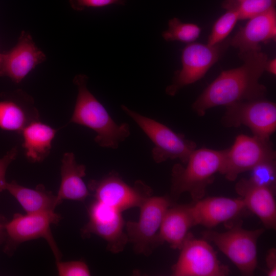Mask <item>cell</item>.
Masks as SVG:
<instances>
[{
    "label": "cell",
    "mask_w": 276,
    "mask_h": 276,
    "mask_svg": "<svg viewBox=\"0 0 276 276\" xmlns=\"http://www.w3.org/2000/svg\"><path fill=\"white\" fill-rule=\"evenodd\" d=\"M239 56L243 64L223 71L193 103L192 109L198 116L216 106L264 98L266 87L259 79L265 71L267 55L261 50Z\"/></svg>",
    "instance_id": "6da1fadb"
},
{
    "label": "cell",
    "mask_w": 276,
    "mask_h": 276,
    "mask_svg": "<svg viewBox=\"0 0 276 276\" xmlns=\"http://www.w3.org/2000/svg\"><path fill=\"white\" fill-rule=\"evenodd\" d=\"M88 77L85 74L76 75L73 80L78 94L74 111L68 123H75L94 130L95 142L100 147L117 149L130 135L128 123L117 124L104 106L87 86Z\"/></svg>",
    "instance_id": "7a4b0ae2"
},
{
    "label": "cell",
    "mask_w": 276,
    "mask_h": 276,
    "mask_svg": "<svg viewBox=\"0 0 276 276\" xmlns=\"http://www.w3.org/2000/svg\"><path fill=\"white\" fill-rule=\"evenodd\" d=\"M225 154L226 149H195L190 155L185 166L180 164L174 165L171 173L172 195L177 197L188 192L194 202L203 198L215 175L221 173Z\"/></svg>",
    "instance_id": "3957f363"
},
{
    "label": "cell",
    "mask_w": 276,
    "mask_h": 276,
    "mask_svg": "<svg viewBox=\"0 0 276 276\" xmlns=\"http://www.w3.org/2000/svg\"><path fill=\"white\" fill-rule=\"evenodd\" d=\"M263 228L247 230L240 222L227 231L209 230L202 233L204 239L213 242L245 275H251L257 266V241Z\"/></svg>",
    "instance_id": "277c9868"
},
{
    "label": "cell",
    "mask_w": 276,
    "mask_h": 276,
    "mask_svg": "<svg viewBox=\"0 0 276 276\" xmlns=\"http://www.w3.org/2000/svg\"><path fill=\"white\" fill-rule=\"evenodd\" d=\"M122 110L139 126L154 144L152 157L156 163L178 159L184 165L196 149L195 142L173 131L165 125L122 105Z\"/></svg>",
    "instance_id": "5b68a950"
},
{
    "label": "cell",
    "mask_w": 276,
    "mask_h": 276,
    "mask_svg": "<svg viewBox=\"0 0 276 276\" xmlns=\"http://www.w3.org/2000/svg\"><path fill=\"white\" fill-rule=\"evenodd\" d=\"M170 204L167 197L151 196L140 207L138 221H129L125 223L128 242L132 244L136 254L149 256L161 244L159 231Z\"/></svg>",
    "instance_id": "8992f818"
},
{
    "label": "cell",
    "mask_w": 276,
    "mask_h": 276,
    "mask_svg": "<svg viewBox=\"0 0 276 276\" xmlns=\"http://www.w3.org/2000/svg\"><path fill=\"white\" fill-rule=\"evenodd\" d=\"M230 38L214 45L188 43L182 51L181 68L175 72L172 83L166 88V94L173 96L183 87L201 79L230 45Z\"/></svg>",
    "instance_id": "52a82bcc"
},
{
    "label": "cell",
    "mask_w": 276,
    "mask_h": 276,
    "mask_svg": "<svg viewBox=\"0 0 276 276\" xmlns=\"http://www.w3.org/2000/svg\"><path fill=\"white\" fill-rule=\"evenodd\" d=\"M60 219L61 216L55 213L27 214L26 215L15 214L11 220L6 223L5 252L11 256L22 242L43 238L50 245L56 262L60 261L61 254L50 228L51 224H56Z\"/></svg>",
    "instance_id": "ba28073f"
},
{
    "label": "cell",
    "mask_w": 276,
    "mask_h": 276,
    "mask_svg": "<svg viewBox=\"0 0 276 276\" xmlns=\"http://www.w3.org/2000/svg\"><path fill=\"white\" fill-rule=\"evenodd\" d=\"M274 159L275 151L270 139L240 134L232 146L226 149L220 173L228 180L233 181L241 173L250 171L263 162Z\"/></svg>",
    "instance_id": "9c48e42d"
},
{
    "label": "cell",
    "mask_w": 276,
    "mask_h": 276,
    "mask_svg": "<svg viewBox=\"0 0 276 276\" xmlns=\"http://www.w3.org/2000/svg\"><path fill=\"white\" fill-rule=\"evenodd\" d=\"M222 118L224 126L248 127L253 135L270 139L276 129V105L264 98L237 102L226 106Z\"/></svg>",
    "instance_id": "30bf717a"
},
{
    "label": "cell",
    "mask_w": 276,
    "mask_h": 276,
    "mask_svg": "<svg viewBox=\"0 0 276 276\" xmlns=\"http://www.w3.org/2000/svg\"><path fill=\"white\" fill-rule=\"evenodd\" d=\"M176 263L172 267L174 276H225L229 268L221 264L206 240L194 238L190 233Z\"/></svg>",
    "instance_id": "8fae6325"
},
{
    "label": "cell",
    "mask_w": 276,
    "mask_h": 276,
    "mask_svg": "<svg viewBox=\"0 0 276 276\" xmlns=\"http://www.w3.org/2000/svg\"><path fill=\"white\" fill-rule=\"evenodd\" d=\"M88 188L96 200L122 212L132 208H140L152 195L151 188L142 180H136L132 186L115 172L100 180H90Z\"/></svg>",
    "instance_id": "7c38bea8"
},
{
    "label": "cell",
    "mask_w": 276,
    "mask_h": 276,
    "mask_svg": "<svg viewBox=\"0 0 276 276\" xmlns=\"http://www.w3.org/2000/svg\"><path fill=\"white\" fill-rule=\"evenodd\" d=\"M89 220L82 229L84 236L95 234L103 238L113 254L123 250L128 240L122 212L96 200L88 208Z\"/></svg>",
    "instance_id": "4fadbf2b"
},
{
    "label": "cell",
    "mask_w": 276,
    "mask_h": 276,
    "mask_svg": "<svg viewBox=\"0 0 276 276\" xmlns=\"http://www.w3.org/2000/svg\"><path fill=\"white\" fill-rule=\"evenodd\" d=\"M46 59L31 35L22 31L16 45L9 51L0 53V77H8L19 83Z\"/></svg>",
    "instance_id": "5bb4252c"
},
{
    "label": "cell",
    "mask_w": 276,
    "mask_h": 276,
    "mask_svg": "<svg viewBox=\"0 0 276 276\" xmlns=\"http://www.w3.org/2000/svg\"><path fill=\"white\" fill-rule=\"evenodd\" d=\"M33 98L22 89H16L0 100V129L20 134L30 123L39 120Z\"/></svg>",
    "instance_id": "9a60e30c"
},
{
    "label": "cell",
    "mask_w": 276,
    "mask_h": 276,
    "mask_svg": "<svg viewBox=\"0 0 276 276\" xmlns=\"http://www.w3.org/2000/svg\"><path fill=\"white\" fill-rule=\"evenodd\" d=\"M246 25L230 38V45L239 50V56L262 50L260 43L275 40V7L248 19Z\"/></svg>",
    "instance_id": "2e32d148"
},
{
    "label": "cell",
    "mask_w": 276,
    "mask_h": 276,
    "mask_svg": "<svg viewBox=\"0 0 276 276\" xmlns=\"http://www.w3.org/2000/svg\"><path fill=\"white\" fill-rule=\"evenodd\" d=\"M195 225L211 228L237 217L246 208L242 198L212 197L189 205Z\"/></svg>",
    "instance_id": "e0dca14e"
},
{
    "label": "cell",
    "mask_w": 276,
    "mask_h": 276,
    "mask_svg": "<svg viewBox=\"0 0 276 276\" xmlns=\"http://www.w3.org/2000/svg\"><path fill=\"white\" fill-rule=\"evenodd\" d=\"M235 190L246 209L256 215L268 229L276 228V203L274 190L257 185L249 179L242 178L236 183Z\"/></svg>",
    "instance_id": "ac0fdd59"
},
{
    "label": "cell",
    "mask_w": 276,
    "mask_h": 276,
    "mask_svg": "<svg viewBox=\"0 0 276 276\" xmlns=\"http://www.w3.org/2000/svg\"><path fill=\"white\" fill-rule=\"evenodd\" d=\"M61 182L57 199L60 204L63 200L84 201L89 195L88 187L83 180L86 167L78 164L73 152H65L61 159Z\"/></svg>",
    "instance_id": "d6986e66"
},
{
    "label": "cell",
    "mask_w": 276,
    "mask_h": 276,
    "mask_svg": "<svg viewBox=\"0 0 276 276\" xmlns=\"http://www.w3.org/2000/svg\"><path fill=\"white\" fill-rule=\"evenodd\" d=\"M189 205H179L167 210L159 231L161 244L167 242L174 249L180 250L188 237L191 227L194 226Z\"/></svg>",
    "instance_id": "ffe728a7"
},
{
    "label": "cell",
    "mask_w": 276,
    "mask_h": 276,
    "mask_svg": "<svg viewBox=\"0 0 276 276\" xmlns=\"http://www.w3.org/2000/svg\"><path fill=\"white\" fill-rule=\"evenodd\" d=\"M58 130L39 120L26 126L20 134L27 158L32 163L44 160L50 153L52 142Z\"/></svg>",
    "instance_id": "44dd1931"
},
{
    "label": "cell",
    "mask_w": 276,
    "mask_h": 276,
    "mask_svg": "<svg viewBox=\"0 0 276 276\" xmlns=\"http://www.w3.org/2000/svg\"><path fill=\"white\" fill-rule=\"evenodd\" d=\"M6 190L18 201L27 214L53 213L59 204L56 195L46 190L42 185H38L33 189L13 180L7 182Z\"/></svg>",
    "instance_id": "7402d4cb"
},
{
    "label": "cell",
    "mask_w": 276,
    "mask_h": 276,
    "mask_svg": "<svg viewBox=\"0 0 276 276\" xmlns=\"http://www.w3.org/2000/svg\"><path fill=\"white\" fill-rule=\"evenodd\" d=\"M276 0H224L222 7L235 11L239 20L249 19L275 7Z\"/></svg>",
    "instance_id": "603a6c76"
},
{
    "label": "cell",
    "mask_w": 276,
    "mask_h": 276,
    "mask_svg": "<svg viewBox=\"0 0 276 276\" xmlns=\"http://www.w3.org/2000/svg\"><path fill=\"white\" fill-rule=\"evenodd\" d=\"M168 25V28L162 34L164 39L167 41L191 43L199 37L201 31L198 25L183 22L177 17L170 19Z\"/></svg>",
    "instance_id": "cb8c5ba5"
},
{
    "label": "cell",
    "mask_w": 276,
    "mask_h": 276,
    "mask_svg": "<svg viewBox=\"0 0 276 276\" xmlns=\"http://www.w3.org/2000/svg\"><path fill=\"white\" fill-rule=\"evenodd\" d=\"M238 20V15L235 11L227 10L214 23L207 44L214 45L225 40Z\"/></svg>",
    "instance_id": "d4e9b609"
},
{
    "label": "cell",
    "mask_w": 276,
    "mask_h": 276,
    "mask_svg": "<svg viewBox=\"0 0 276 276\" xmlns=\"http://www.w3.org/2000/svg\"><path fill=\"white\" fill-rule=\"evenodd\" d=\"M249 178L254 183L274 191L276 181L275 159L263 162L250 170Z\"/></svg>",
    "instance_id": "484cf974"
},
{
    "label": "cell",
    "mask_w": 276,
    "mask_h": 276,
    "mask_svg": "<svg viewBox=\"0 0 276 276\" xmlns=\"http://www.w3.org/2000/svg\"><path fill=\"white\" fill-rule=\"evenodd\" d=\"M60 276H89L90 272L87 264L82 261L56 262Z\"/></svg>",
    "instance_id": "4316f807"
},
{
    "label": "cell",
    "mask_w": 276,
    "mask_h": 276,
    "mask_svg": "<svg viewBox=\"0 0 276 276\" xmlns=\"http://www.w3.org/2000/svg\"><path fill=\"white\" fill-rule=\"evenodd\" d=\"M71 8L81 11L87 8H101L111 5H125L127 0H68Z\"/></svg>",
    "instance_id": "83f0119b"
},
{
    "label": "cell",
    "mask_w": 276,
    "mask_h": 276,
    "mask_svg": "<svg viewBox=\"0 0 276 276\" xmlns=\"http://www.w3.org/2000/svg\"><path fill=\"white\" fill-rule=\"evenodd\" d=\"M17 153V147L15 146L0 158V193L6 190L8 182L6 179L7 170L10 164L16 159Z\"/></svg>",
    "instance_id": "f1b7e54d"
},
{
    "label": "cell",
    "mask_w": 276,
    "mask_h": 276,
    "mask_svg": "<svg viewBox=\"0 0 276 276\" xmlns=\"http://www.w3.org/2000/svg\"><path fill=\"white\" fill-rule=\"evenodd\" d=\"M266 265L267 266V274L268 276L276 275V250L272 248L270 249L266 256Z\"/></svg>",
    "instance_id": "f546056e"
},
{
    "label": "cell",
    "mask_w": 276,
    "mask_h": 276,
    "mask_svg": "<svg viewBox=\"0 0 276 276\" xmlns=\"http://www.w3.org/2000/svg\"><path fill=\"white\" fill-rule=\"evenodd\" d=\"M265 70L270 73V74L275 75L276 74V59L273 58L270 60H267L266 66Z\"/></svg>",
    "instance_id": "4dcf8cb0"
},
{
    "label": "cell",
    "mask_w": 276,
    "mask_h": 276,
    "mask_svg": "<svg viewBox=\"0 0 276 276\" xmlns=\"http://www.w3.org/2000/svg\"><path fill=\"white\" fill-rule=\"evenodd\" d=\"M6 222L0 220V245L5 242L6 238Z\"/></svg>",
    "instance_id": "1f68e13d"
}]
</instances>
